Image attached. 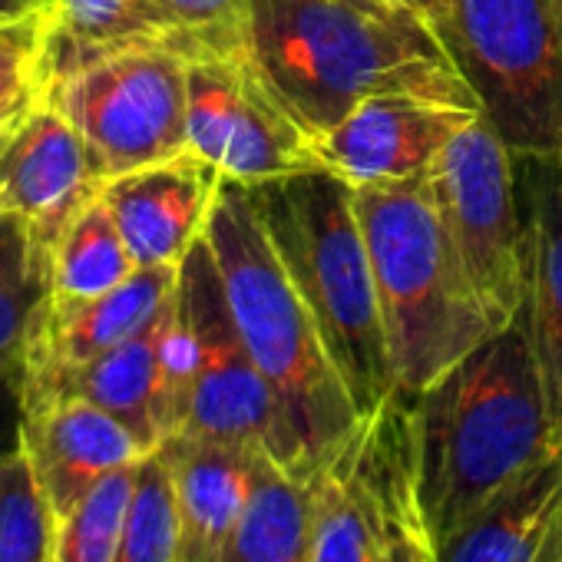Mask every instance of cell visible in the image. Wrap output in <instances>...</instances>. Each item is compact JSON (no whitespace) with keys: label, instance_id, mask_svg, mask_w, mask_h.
<instances>
[{"label":"cell","instance_id":"obj_1","mask_svg":"<svg viewBox=\"0 0 562 562\" xmlns=\"http://www.w3.org/2000/svg\"><path fill=\"white\" fill-rule=\"evenodd\" d=\"M248 50L315 136L384 93L483 110L437 24L411 0H251Z\"/></svg>","mask_w":562,"mask_h":562},{"label":"cell","instance_id":"obj_2","mask_svg":"<svg viewBox=\"0 0 562 562\" xmlns=\"http://www.w3.org/2000/svg\"><path fill=\"white\" fill-rule=\"evenodd\" d=\"M407 430L414 499L434 546L555 453L522 318L411 397Z\"/></svg>","mask_w":562,"mask_h":562},{"label":"cell","instance_id":"obj_3","mask_svg":"<svg viewBox=\"0 0 562 562\" xmlns=\"http://www.w3.org/2000/svg\"><path fill=\"white\" fill-rule=\"evenodd\" d=\"M205 241L212 248L235 328L285 411L315 473L361 424L328 345L281 265L245 186H222Z\"/></svg>","mask_w":562,"mask_h":562},{"label":"cell","instance_id":"obj_4","mask_svg":"<svg viewBox=\"0 0 562 562\" xmlns=\"http://www.w3.org/2000/svg\"><path fill=\"white\" fill-rule=\"evenodd\" d=\"M397 397L411 401L499 335L440 222L427 176L351 186Z\"/></svg>","mask_w":562,"mask_h":562},{"label":"cell","instance_id":"obj_5","mask_svg":"<svg viewBox=\"0 0 562 562\" xmlns=\"http://www.w3.org/2000/svg\"><path fill=\"white\" fill-rule=\"evenodd\" d=\"M361 417L397 397L355 189L328 169L245 186Z\"/></svg>","mask_w":562,"mask_h":562},{"label":"cell","instance_id":"obj_6","mask_svg":"<svg viewBox=\"0 0 562 562\" xmlns=\"http://www.w3.org/2000/svg\"><path fill=\"white\" fill-rule=\"evenodd\" d=\"M516 159H562V0H453L437 27Z\"/></svg>","mask_w":562,"mask_h":562},{"label":"cell","instance_id":"obj_7","mask_svg":"<svg viewBox=\"0 0 562 562\" xmlns=\"http://www.w3.org/2000/svg\"><path fill=\"white\" fill-rule=\"evenodd\" d=\"M47 100L103 182L189 153V57L176 47H126L54 70Z\"/></svg>","mask_w":562,"mask_h":562},{"label":"cell","instance_id":"obj_8","mask_svg":"<svg viewBox=\"0 0 562 562\" xmlns=\"http://www.w3.org/2000/svg\"><path fill=\"white\" fill-rule=\"evenodd\" d=\"M516 166V153L480 113L427 172L440 222L499 331L522 312L529 271V225Z\"/></svg>","mask_w":562,"mask_h":562},{"label":"cell","instance_id":"obj_9","mask_svg":"<svg viewBox=\"0 0 562 562\" xmlns=\"http://www.w3.org/2000/svg\"><path fill=\"white\" fill-rule=\"evenodd\" d=\"M179 308L195 335V378L179 437L258 450L292 473H312L285 411L235 328L205 235L179 265Z\"/></svg>","mask_w":562,"mask_h":562},{"label":"cell","instance_id":"obj_10","mask_svg":"<svg viewBox=\"0 0 562 562\" xmlns=\"http://www.w3.org/2000/svg\"><path fill=\"white\" fill-rule=\"evenodd\" d=\"M186 133L189 149L238 186L325 169L318 136L268 83L251 50L189 60Z\"/></svg>","mask_w":562,"mask_h":562},{"label":"cell","instance_id":"obj_11","mask_svg":"<svg viewBox=\"0 0 562 562\" xmlns=\"http://www.w3.org/2000/svg\"><path fill=\"white\" fill-rule=\"evenodd\" d=\"M411 499L407 401L391 397L312 473V562H387Z\"/></svg>","mask_w":562,"mask_h":562},{"label":"cell","instance_id":"obj_12","mask_svg":"<svg viewBox=\"0 0 562 562\" xmlns=\"http://www.w3.org/2000/svg\"><path fill=\"white\" fill-rule=\"evenodd\" d=\"M103 189L74 123L44 100L0 133V218L27 225L31 261L44 278L70 218Z\"/></svg>","mask_w":562,"mask_h":562},{"label":"cell","instance_id":"obj_13","mask_svg":"<svg viewBox=\"0 0 562 562\" xmlns=\"http://www.w3.org/2000/svg\"><path fill=\"white\" fill-rule=\"evenodd\" d=\"M460 103L384 93L358 103L345 120L318 136L325 169L348 186L401 182L427 176L440 153L480 116Z\"/></svg>","mask_w":562,"mask_h":562},{"label":"cell","instance_id":"obj_14","mask_svg":"<svg viewBox=\"0 0 562 562\" xmlns=\"http://www.w3.org/2000/svg\"><path fill=\"white\" fill-rule=\"evenodd\" d=\"M176 289L179 265L139 268L120 289L97 299H64L44 289L24 331L21 394L149 328L176 299Z\"/></svg>","mask_w":562,"mask_h":562},{"label":"cell","instance_id":"obj_15","mask_svg":"<svg viewBox=\"0 0 562 562\" xmlns=\"http://www.w3.org/2000/svg\"><path fill=\"white\" fill-rule=\"evenodd\" d=\"M222 186L225 176L189 149L103 182V202L136 268L182 265L205 235Z\"/></svg>","mask_w":562,"mask_h":562},{"label":"cell","instance_id":"obj_16","mask_svg":"<svg viewBox=\"0 0 562 562\" xmlns=\"http://www.w3.org/2000/svg\"><path fill=\"white\" fill-rule=\"evenodd\" d=\"M172 302L159 312V318L149 328H143L130 341L50 378L34 391H24L21 414L64 397H80L126 424L149 450H159L182 430V404L172 387L162 351V331Z\"/></svg>","mask_w":562,"mask_h":562},{"label":"cell","instance_id":"obj_17","mask_svg":"<svg viewBox=\"0 0 562 562\" xmlns=\"http://www.w3.org/2000/svg\"><path fill=\"white\" fill-rule=\"evenodd\" d=\"M24 447L54 516H67L100 480L143 463L153 450L103 407L64 397L21 414Z\"/></svg>","mask_w":562,"mask_h":562},{"label":"cell","instance_id":"obj_18","mask_svg":"<svg viewBox=\"0 0 562 562\" xmlns=\"http://www.w3.org/2000/svg\"><path fill=\"white\" fill-rule=\"evenodd\" d=\"M162 453L176 483V562H222L265 453L192 437L166 440Z\"/></svg>","mask_w":562,"mask_h":562},{"label":"cell","instance_id":"obj_19","mask_svg":"<svg viewBox=\"0 0 562 562\" xmlns=\"http://www.w3.org/2000/svg\"><path fill=\"white\" fill-rule=\"evenodd\" d=\"M437 562H562V447L434 546Z\"/></svg>","mask_w":562,"mask_h":562},{"label":"cell","instance_id":"obj_20","mask_svg":"<svg viewBox=\"0 0 562 562\" xmlns=\"http://www.w3.org/2000/svg\"><path fill=\"white\" fill-rule=\"evenodd\" d=\"M526 179V225H529V271L522 325L542 378L555 440L562 443V192L552 159H519Z\"/></svg>","mask_w":562,"mask_h":562},{"label":"cell","instance_id":"obj_21","mask_svg":"<svg viewBox=\"0 0 562 562\" xmlns=\"http://www.w3.org/2000/svg\"><path fill=\"white\" fill-rule=\"evenodd\" d=\"M222 562H312V473L265 457Z\"/></svg>","mask_w":562,"mask_h":562},{"label":"cell","instance_id":"obj_22","mask_svg":"<svg viewBox=\"0 0 562 562\" xmlns=\"http://www.w3.org/2000/svg\"><path fill=\"white\" fill-rule=\"evenodd\" d=\"M149 44L182 50L169 0H54V70Z\"/></svg>","mask_w":562,"mask_h":562},{"label":"cell","instance_id":"obj_23","mask_svg":"<svg viewBox=\"0 0 562 562\" xmlns=\"http://www.w3.org/2000/svg\"><path fill=\"white\" fill-rule=\"evenodd\" d=\"M133 271L139 268L100 189L64 228L50 255L47 292L64 295V299H97V295L120 289Z\"/></svg>","mask_w":562,"mask_h":562},{"label":"cell","instance_id":"obj_24","mask_svg":"<svg viewBox=\"0 0 562 562\" xmlns=\"http://www.w3.org/2000/svg\"><path fill=\"white\" fill-rule=\"evenodd\" d=\"M54 80V8L0 21V133L34 113Z\"/></svg>","mask_w":562,"mask_h":562},{"label":"cell","instance_id":"obj_25","mask_svg":"<svg viewBox=\"0 0 562 562\" xmlns=\"http://www.w3.org/2000/svg\"><path fill=\"white\" fill-rule=\"evenodd\" d=\"M136 470L139 463L110 473L67 516L57 519L50 562H116Z\"/></svg>","mask_w":562,"mask_h":562},{"label":"cell","instance_id":"obj_26","mask_svg":"<svg viewBox=\"0 0 562 562\" xmlns=\"http://www.w3.org/2000/svg\"><path fill=\"white\" fill-rule=\"evenodd\" d=\"M57 516L21 443L0 453V562H50Z\"/></svg>","mask_w":562,"mask_h":562},{"label":"cell","instance_id":"obj_27","mask_svg":"<svg viewBox=\"0 0 562 562\" xmlns=\"http://www.w3.org/2000/svg\"><path fill=\"white\" fill-rule=\"evenodd\" d=\"M176 483L169 457L159 447L136 470V486L120 536L116 562H176Z\"/></svg>","mask_w":562,"mask_h":562},{"label":"cell","instance_id":"obj_28","mask_svg":"<svg viewBox=\"0 0 562 562\" xmlns=\"http://www.w3.org/2000/svg\"><path fill=\"white\" fill-rule=\"evenodd\" d=\"M44 289L31 261L27 225L0 218V364H21L24 331Z\"/></svg>","mask_w":562,"mask_h":562},{"label":"cell","instance_id":"obj_29","mask_svg":"<svg viewBox=\"0 0 562 562\" xmlns=\"http://www.w3.org/2000/svg\"><path fill=\"white\" fill-rule=\"evenodd\" d=\"M248 4L251 0H169L186 57L248 50Z\"/></svg>","mask_w":562,"mask_h":562},{"label":"cell","instance_id":"obj_30","mask_svg":"<svg viewBox=\"0 0 562 562\" xmlns=\"http://www.w3.org/2000/svg\"><path fill=\"white\" fill-rule=\"evenodd\" d=\"M387 562H437L434 559V539H430V532L424 526L417 499H411L404 506V513L397 516V522H394Z\"/></svg>","mask_w":562,"mask_h":562},{"label":"cell","instance_id":"obj_31","mask_svg":"<svg viewBox=\"0 0 562 562\" xmlns=\"http://www.w3.org/2000/svg\"><path fill=\"white\" fill-rule=\"evenodd\" d=\"M21 434V364H0V453Z\"/></svg>","mask_w":562,"mask_h":562},{"label":"cell","instance_id":"obj_32","mask_svg":"<svg viewBox=\"0 0 562 562\" xmlns=\"http://www.w3.org/2000/svg\"><path fill=\"white\" fill-rule=\"evenodd\" d=\"M54 8V0H0V21H11V18H24L34 11Z\"/></svg>","mask_w":562,"mask_h":562},{"label":"cell","instance_id":"obj_33","mask_svg":"<svg viewBox=\"0 0 562 562\" xmlns=\"http://www.w3.org/2000/svg\"><path fill=\"white\" fill-rule=\"evenodd\" d=\"M414 4L440 27V24L447 21V14H450V4H453V0H414Z\"/></svg>","mask_w":562,"mask_h":562},{"label":"cell","instance_id":"obj_34","mask_svg":"<svg viewBox=\"0 0 562 562\" xmlns=\"http://www.w3.org/2000/svg\"><path fill=\"white\" fill-rule=\"evenodd\" d=\"M552 162H555V159H552ZM555 176H559V192H562V159L555 162Z\"/></svg>","mask_w":562,"mask_h":562},{"label":"cell","instance_id":"obj_35","mask_svg":"<svg viewBox=\"0 0 562 562\" xmlns=\"http://www.w3.org/2000/svg\"><path fill=\"white\" fill-rule=\"evenodd\" d=\"M411 4H414V0H411Z\"/></svg>","mask_w":562,"mask_h":562}]
</instances>
